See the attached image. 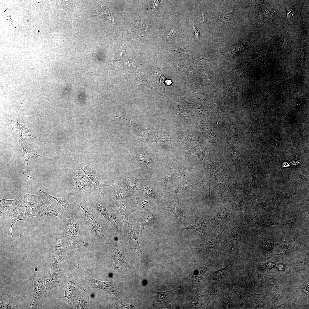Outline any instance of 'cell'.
<instances>
[{
	"label": "cell",
	"instance_id": "6da1fadb",
	"mask_svg": "<svg viewBox=\"0 0 309 309\" xmlns=\"http://www.w3.org/2000/svg\"><path fill=\"white\" fill-rule=\"evenodd\" d=\"M65 297L68 300L66 308H86L89 306V296L91 288L85 278L77 274L68 276L65 287Z\"/></svg>",
	"mask_w": 309,
	"mask_h": 309
},
{
	"label": "cell",
	"instance_id": "7a4b0ae2",
	"mask_svg": "<svg viewBox=\"0 0 309 309\" xmlns=\"http://www.w3.org/2000/svg\"><path fill=\"white\" fill-rule=\"evenodd\" d=\"M43 203L41 199L36 195L26 194L24 195L13 210V217H21L25 221L33 217H37L42 221L43 217L40 211Z\"/></svg>",
	"mask_w": 309,
	"mask_h": 309
},
{
	"label": "cell",
	"instance_id": "3957f363",
	"mask_svg": "<svg viewBox=\"0 0 309 309\" xmlns=\"http://www.w3.org/2000/svg\"><path fill=\"white\" fill-rule=\"evenodd\" d=\"M212 215H195L187 219L186 221L180 226L181 230L192 229L198 231L201 234V244L203 243L208 239L211 228Z\"/></svg>",
	"mask_w": 309,
	"mask_h": 309
},
{
	"label": "cell",
	"instance_id": "277c9868",
	"mask_svg": "<svg viewBox=\"0 0 309 309\" xmlns=\"http://www.w3.org/2000/svg\"><path fill=\"white\" fill-rule=\"evenodd\" d=\"M63 235L62 233L56 237L55 244L52 249V258L49 266L50 271L56 269L68 262L66 249L64 246Z\"/></svg>",
	"mask_w": 309,
	"mask_h": 309
},
{
	"label": "cell",
	"instance_id": "5b68a950",
	"mask_svg": "<svg viewBox=\"0 0 309 309\" xmlns=\"http://www.w3.org/2000/svg\"><path fill=\"white\" fill-rule=\"evenodd\" d=\"M183 282L178 285L173 289L164 292H159L150 290H149L153 294L154 299L149 309H161L169 308V303L174 300L176 294L181 288V285Z\"/></svg>",
	"mask_w": 309,
	"mask_h": 309
},
{
	"label": "cell",
	"instance_id": "8992f818",
	"mask_svg": "<svg viewBox=\"0 0 309 309\" xmlns=\"http://www.w3.org/2000/svg\"><path fill=\"white\" fill-rule=\"evenodd\" d=\"M65 221L68 243L76 248H80L82 244V241L78 218L76 216H72L68 217Z\"/></svg>",
	"mask_w": 309,
	"mask_h": 309
},
{
	"label": "cell",
	"instance_id": "52a82bcc",
	"mask_svg": "<svg viewBox=\"0 0 309 309\" xmlns=\"http://www.w3.org/2000/svg\"><path fill=\"white\" fill-rule=\"evenodd\" d=\"M47 200L43 204L40 213L43 217L44 215L50 217L56 216L65 221L67 218L64 210L60 205L52 200V198L47 194L45 195Z\"/></svg>",
	"mask_w": 309,
	"mask_h": 309
},
{
	"label": "cell",
	"instance_id": "ba28073f",
	"mask_svg": "<svg viewBox=\"0 0 309 309\" xmlns=\"http://www.w3.org/2000/svg\"><path fill=\"white\" fill-rule=\"evenodd\" d=\"M85 279L88 285L91 289L94 288H99L110 295L113 294L118 298L121 297L119 286L116 282L113 281H99L90 276H87Z\"/></svg>",
	"mask_w": 309,
	"mask_h": 309
},
{
	"label": "cell",
	"instance_id": "9c48e42d",
	"mask_svg": "<svg viewBox=\"0 0 309 309\" xmlns=\"http://www.w3.org/2000/svg\"><path fill=\"white\" fill-rule=\"evenodd\" d=\"M67 280L63 271L55 269L47 274L44 284L47 291L58 286L65 287Z\"/></svg>",
	"mask_w": 309,
	"mask_h": 309
},
{
	"label": "cell",
	"instance_id": "30bf717a",
	"mask_svg": "<svg viewBox=\"0 0 309 309\" xmlns=\"http://www.w3.org/2000/svg\"><path fill=\"white\" fill-rule=\"evenodd\" d=\"M186 170L182 169L173 163L169 164L163 174L165 187L169 189L175 181L183 177Z\"/></svg>",
	"mask_w": 309,
	"mask_h": 309
},
{
	"label": "cell",
	"instance_id": "8fae6325",
	"mask_svg": "<svg viewBox=\"0 0 309 309\" xmlns=\"http://www.w3.org/2000/svg\"><path fill=\"white\" fill-rule=\"evenodd\" d=\"M110 244L114 255V261L112 266L113 271L117 268H119L122 271V268L124 267L128 272L130 271L131 268L120 245L113 241H111Z\"/></svg>",
	"mask_w": 309,
	"mask_h": 309
},
{
	"label": "cell",
	"instance_id": "7c38bea8",
	"mask_svg": "<svg viewBox=\"0 0 309 309\" xmlns=\"http://www.w3.org/2000/svg\"><path fill=\"white\" fill-rule=\"evenodd\" d=\"M34 283L33 296L27 309H37V304L41 297L47 291L42 280L37 276H32Z\"/></svg>",
	"mask_w": 309,
	"mask_h": 309
},
{
	"label": "cell",
	"instance_id": "4fadbf2b",
	"mask_svg": "<svg viewBox=\"0 0 309 309\" xmlns=\"http://www.w3.org/2000/svg\"><path fill=\"white\" fill-rule=\"evenodd\" d=\"M77 205L84 211L85 221L93 234L98 239H102L104 237V230L102 225L92 214L89 213L82 206Z\"/></svg>",
	"mask_w": 309,
	"mask_h": 309
},
{
	"label": "cell",
	"instance_id": "5bb4252c",
	"mask_svg": "<svg viewBox=\"0 0 309 309\" xmlns=\"http://www.w3.org/2000/svg\"><path fill=\"white\" fill-rule=\"evenodd\" d=\"M225 229H224L219 234L213 233L208 241L200 244V247L201 251L210 255L215 254L219 243V237L221 233Z\"/></svg>",
	"mask_w": 309,
	"mask_h": 309
},
{
	"label": "cell",
	"instance_id": "9a60e30c",
	"mask_svg": "<svg viewBox=\"0 0 309 309\" xmlns=\"http://www.w3.org/2000/svg\"><path fill=\"white\" fill-rule=\"evenodd\" d=\"M95 208L98 212L111 223L118 233H120V230L118 227L115 215L110 209L102 202H96L95 204Z\"/></svg>",
	"mask_w": 309,
	"mask_h": 309
},
{
	"label": "cell",
	"instance_id": "2e32d148",
	"mask_svg": "<svg viewBox=\"0 0 309 309\" xmlns=\"http://www.w3.org/2000/svg\"><path fill=\"white\" fill-rule=\"evenodd\" d=\"M165 213L176 225H181L187 219L186 217L179 212L176 204L173 202L168 203Z\"/></svg>",
	"mask_w": 309,
	"mask_h": 309
},
{
	"label": "cell",
	"instance_id": "e0dca14e",
	"mask_svg": "<svg viewBox=\"0 0 309 309\" xmlns=\"http://www.w3.org/2000/svg\"><path fill=\"white\" fill-rule=\"evenodd\" d=\"M234 215L229 211L221 210L213 217L211 221V227L220 228L225 223L235 219Z\"/></svg>",
	"mask_w": 309,
	"mask_h": 309
},
{
	"label": "cell",
	"instance_id": "ac0fdd59",
	"mask_svg": "<svg viewBox=\"0 0 309 309\" xmlns=\"http://www.w3.org/2000/svg\"><path fill=\"white\" fill-rule=\"evenodd\" d=\"M22 197V196L20 195L17 198L14 200L3 199L0 200L1 219L11 216L9 213V210L15 209L16 207Z\"/></svg>",
	"mask_w": 309,
	"mask_h": 309
},
{
	"label": "cell",
	"instance_id": "d6986e66",
	"mask_svg": "<svg viewBox=\"0 0 309 309\" xmlns=\"http://www.w3.org/2000/svg\"><path fill=\"white\" fill-rule=\"evenodd\" d=\"M130 233V238L129 243L130 247L135 253L142 259L146 258V256L141 251L140 247L138 238L134 229L129 223L128 224Z\"/></svg>",
	"mask_w": 309,
	"mask_h": 309
},
{
	"label": "cell",
	"instance_id": "ffe728a7",
	"mask_svg": "<svg viewBox=\"0 0 309 309\" xmlns=\"http://www.w3.org/2000/svg\"><path fill=\"white\" fill-rule=\"evenodd\" d=\"M98 2L101 7V10L98 15H93L94 17L97 19L106 21L113 24L115 26H116L115 16L112 10L101 2Z\"/></svg>",
	"mask_w": 309,
	"mask_h": 309
},
{
	"label": "cell",
	"instance_id": "44dd1931",
	"mask_svg": "<svg viewBox=\"0 0 309 309\" xmlns=\"http://www.w3.org/2000/svg\"><path fill=\"white\" fill-rule=\"evenodd\" d=\"M22 103L23 102L21 103V104L17 112V113H15L13 114H12L11 116L9 117L11 120V122L9 123V124L11 126L12 129H13V128L15 129V131H16V132L17 134H19V136L23 139V140L24 139V138L23 136V134H22V133L23 132H25L29 135V136H32L30 135L29 131H28L26 127L19 124L18 122L17 117V113L22 104Z\"/></svg>",
	"mask_w": 309,
	"mask_h": 309
},
{
	"label": "cell",
	"instance_id": "7402d4cb",
	"mask_svg": "<svg viewBox=\"0 0 309 309\" xmlns=\"http://www.w3.org/2000/svg\"><path fill=\"white\" fill-rule=\"evenodd\" d=\"M17 305L15 300L11 296L8 295H1V309L17 308Z\"/></svg>",
	"mask_w": 309,
	"mask_h": 309
},
{
	"label": "cell",
	"instance_id": "603a6c76",
	"mask_svg": "<svg viewBox=\"0 0 309 309\" xmlns=\"http://www.w3.org/2000/svg\"><path fill=\"white\" fill-rule=\"evenodd\" d=\"M31 142L28 143L27 145L23 147L20 151V154L21 159L23 161L24 163L26 165H28V161L29 159L33 157H36L38 156L46 157L42 156L33 152L30 147Z\"/></svg>",
	"mask_w": 309,
	"mask_h": 309
},
{
	"label": "cell",
	"instance_id": "cb8c5ba5",
	"mask_svg": "<svg viewBox=\"0 0 309 309\" xmlns=\"http://www.w3.org/2000/svg\"><path fill=\"white\" fill-rule=\"evenodd\" d=\"M24 220L23 218L21 217H13L12 215L8 217L5 218L1 219V223L5 227L9 229L11 235L12 237H15L24 233H23L18 236L15 237L13 235L12 233V228L13 225L17 221Z\"/></svg>",
	"mask_w": 309,
	"mask_h": 309
},
{
	"label": "cell",
	"instance_id": "d4e9b609",
	"mask_svg": "<svg viewBox=\"0 0 309 309\" xmlns=\"http://www.w3.org/2000/svg\"><path fill=\"white\" fill-rule=\"evenodd\" d=\"M155 215L152 214H146L142 216L138 223V229L140 234L142 233L145 227L154 218Z\"/></svg>",
	"mask_w": 309,
	"mask_h": 309
},
{
	"label": "cell",
	"instance_id": "484cf974",
	"mask_svg": "<svg viewBox=\"0 0 309 309\" xmlns=\"http://www.w3.org/2000/svg\"><path fill=\"white\" fill-rule=\"evenodd\" d=\"M39 189L40 191L42 192L45 195L47 194L56 200L58 204L66 210L70 211L72 209L71 205L68 202L67 199L65 198L62 197H53L49 195L43 190H41L40 188Z\"/></svg>",
	"mask_w": 309,
	"mask_h": 309
},
{
	"label": "cell",
	"instance_id": "4316f807",
	"mask_svg": "<svg viewBox=\"0 0 309 309\" xmlns=\"http://www.w3.org/2000/svg\"><path fill=\"white\" fill-rule=\"evenodd\" d=\"M138 161L148 168L152 166V162L149 156L146 154H139L136 156Z\"/></svg>",
	"mask_w": 309,
	"mask_h": 309
},
{
	"label": "cell",
	"instance_id": "83f0119b",
	"mask_svg": "<svg viewBox=\"0 0 309 309\" xmlns=\"http://www.w3.org/2000/svg\"><path fill=\"white\" fill-rule=\"evenodd\" d=\"M196 185L192 180L184 181L181 184L178 188L177 193L179 194H181L187 189Z\"/></svg>",
	"mask_w": 309,
	"mask_h": 309
},
{
	"label": "cell",
	"instance_id": "f1b7e54d",
	"mask_svg": "<svg viewBox=\"0 0 309 309\" xmlns=\"http://www.w3.org/2000/svg\"><path fill=\"white\" fill-rule=\"evenodd\" d=\"M117 308H131L135 306L132 302H128L123 300L116 302L115 303Z\"/></svg>",
	"mask_w": 309,
	"mask_h": 309
},
{
	"label": "cell",
	"instance_id": "f546056e",
	"mask_svg": "<svg viewBox=\"0 0 309 309\" xmlns=\"http://www.w3.org/2000/svg\"><path fill=\"white\" fill-rule=\"evenodd\" d=\"M231 263L225 267L221 268L217 271L212 272V275L215 276L216 278L215 279L218 280L219 279V277H221L225 275L226 272L228 270L229 267L230 266Z\"/></svg>",
	"mask_w": 309,
	"mask_h": 309
},
{
	"label": "cell",
	"instance_id": "4dcf8cb0",
	"mask_svg": "<svg viewBox=\"0 0 309 309\" xmlns=\"http://www.w3.org/2000/svg\"><path fill=\"white\" fill-rule=\"evenodd\" d=\"M139 130V136L141 140L143 141L147 140L151 132L149 129H143L141 128Z\"/></svg>",
	"mask_w": 309,
	"mask_h": 309
},
{
	"label": "cell",
	"instance_id": "1f68e13d",
	"mask_svg": "<svg viewBox=\"0 0 309 309\" xmlns=\"http://www.w3.org/2000/svg\"><path fill=\"white\" fill-rule=\"evenodd\" d=\"M232 295V292H229L225 294L223 297V304L225 307H228L229 306Z\"/></svg>",
	"mask_w": 309,
	"mask_h": 309
},
{
	"label": "cell",
	"instance_id": "d6a6232c",
	"mask_svg": "<svg viewBox=\"0 0 309 309\" xmlns=\"http://www.w3.org/2000/svg\"><path fill=\"white\" fill-rule=\"evenodd\" d=\"M137 203L142 208H149L150 205L148 202L144 199L137 197L136 198Z\"/></svg>",
	"mask_w": 309,
	"mask_h": 309
},
{
	"label": "cell",
	"instance_id": "836d02e7",
	"mask_svg": "<svg viewBox=\"0 0 309 309\" xmlns=\"http://www.w3.org/2000/svg\"><path fill=\"white\" fill-rule=\"evenodd\" d=\"M233 16L232 13L226 12L223 14L219 15V17L222 21H227L231 19Z\"/></svg>",
	"mask_w": 309,
	"mask_h": 309
},
{
	"label": "cell",
	"instance_id": "e575fe53",
	"mask_svg": "<svg viewBox=\"0 0 309 309\" xmlns=\"http://www.w3.org/2000/svg\"><path fill=\"white\" fill-rule=\"evenodd\" d=\"M142 190L149 197L153 198L155 197L154 193L149 187H143Z\"/></svg>",
	"mask_w": 309,
	"mask_h": 309
},
{
	"label": "cell",
	"instance_id": "d590c367",
	"mask_svg": "<svg viewBox=\"0 0 309 309\" xmlns=\"http://www.w3.org/2000/svg\"><path fill=\"white\" fill-rule=\"evenodd\" d=\"M193 30L195 33V34L197 40L198 42V38L199 37L200 33L199 31L194 26V23H193Z\"/></svg>",
	"mask_w": 309,
	"mask_h": 309
},
{
	"label": "cell",
	"instance_id": "8d00e7d4",
	"mask_svg": "<svg viewBox=\"0 0 309 309\" xmlns=\"http://www.w3.org/2000/svg\"><path fill=\"white\" fill-rule=\"evenodd\" d=\"M173 28L169 32V33H168V35H167V38H166V40H167V43L168 41L169 42V41L170 40V38H171V37L172 35H173Z\"/></svg>",
	"mask_w": 309,
	"mask_h": 309
},
{
	"label": "cell",
	"instance_id": "74e56055",
	"mask_svg": "<svg viewBox=\"0 0 309 309\" xmlns=\"http://www.w3.org/2000/svg\"><path fill=\"white\" fill-rule=\"evenodd\" d=\"M276 266L281 271H284V266L281 263L277 264L276 265Z\"/></svg>",
	"mask_w": 309,
	"mask_h": 309
},
{
	"label": "cell",
	"instance_id": "f35d334b",
	"mask_svg": "<svg viewBox=\"0 0 309 309\" xmlns=\"http://www.w3.org/2000/svg\"><path fill=\"white\" fill-rule=\"evenodd\" d=\"M276 265L274 263L271 262H268L267 263V266L269 268H273L275 266H276Z\"/></svg>",
	"mask_w": 309,
	"mask_h": 309
},
{
	"label": "cell",
	"instance_id": "ab89813d",
	"mask_svg": "<svg viewBox=\"0 0 309 309\" xmlns=\"http://www.w3.org/2000/svg\"><path fill=\"white\" fill-rule=\"evenodd\" d=\"M114 116H115V117H118V118H123V119H125V120H128V121H130L131 122H133V123H134V124H135V125H136V126L137 127V126H136V124H135V123H134V122H133V121H131V120H128V119H125V118H122V117H120V116H117V115H114Z\"/></svg>",
	"mask_w": 309,
	"mask_h": 309
},
{
	"label": "cell",
	"instance_id": "60d3db41",
	"mask_svg": "<svg viewBox=\"0 0 309 309\" xmlns=\"http://www.w3.org/2000/svg\"><path fill=\"white\" fill-rule=\"evenodd\" d=\"M204 15V11H203V12H202V17H201V20L202 21V22H203V21H204V17H203Z\"/></svg>",
	"mask_w": 309,
	"mask_h": 309
},
{
	"label": "cell",
	"instance_id": "b9f144b4",
	"mask_svg": "<svg viewBox=\"0 0 309 309\" xmlns=\"http://www.w3.org/2000/svg\"><path fill=\"white\" fill-rule=\"evenodd\" d=\"M305 287L306 288H304V290H305L306 292H308V287Z\"/></svg>",
	"mask_w": 309,
	"mask_h": 309
}]
</instances>
